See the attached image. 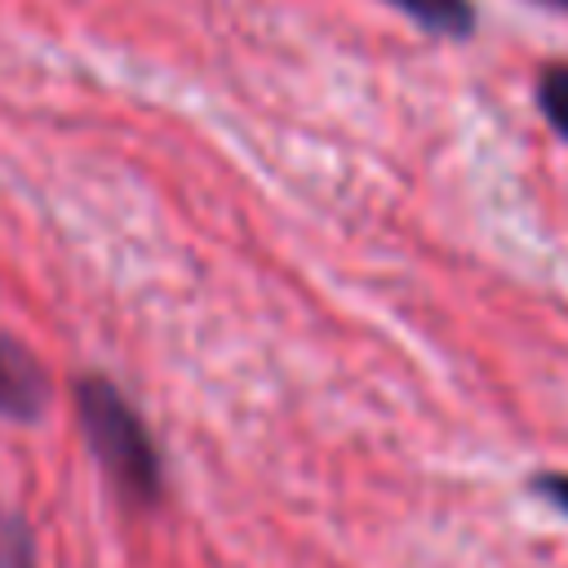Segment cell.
I'll return each instance as SVG.
<instances>
[{
  "mask_svg": "<svg viewBox=\"0 0 568 568\" xmlns=\"http://www.w3.org/2000/svg\"><path fill=\"white\" fill-rule=\"evenodd\" d=\"M44 408V373L40 364L0 333V417L27 422Z\"/></svg>",
  "mask_w": 568,
  "mask_h": 568,
  "instance_id": "cell-2",
  "label": "cell"
},
{
  "mask_svg": "<svg viewBox=\"0 0 568 568\" xmlns=\"http://www.w3.org/2000/svg\"><path fill=\"white\" fill-rule=\"evenodd\" d=\"M399 13H408L417 27L435 31V36H470L475 27V9L470 0H386Z\"/></svg>",
  "mask_w": 568,
  "mask_h": 568,
  "instance_id": "cell-3",
  "label": "cell"
},
{
  "mask_svg": "<svg viewBox=\"0 0 568 568\" xmlns=\"http://www.w3.org/2000/svg\"><path fill=\"white\" fill-rule=\"evenodd\" d=\"M532 488L550 501V506H559L564 515H568V475H559V470H550V475H537L532 479Z\"/></svg>",
  "mask_w": 568,
  "mask_h": 568,
  "instance_id": "cell-6",
  "label": "cell"
},
{
  "mask_svg": "<svg viewBox=\"0 0 568 568\" xmlns=\"http://www.w3.org/2000/svg\"><path fill=\"white\" fill-rule=\"evenodd\" d=\"M550 4H559V9H568V0H550Z\"/></svg>",
  "mask_w": 568,
  "mask_h": 568,
  "instance_id": "cell-7",
  "label": "cell"
},
{
  "mask_svg": "<svg viewBox=\"0 0 568 568\" xmlns=\"http://www.w3.org/2000/svg\"><path fill=\"white\" fill-rule=\"evenodd\" d=\"M0 568H36L31 537H27L22 519H13L9 510H0Z\"/></svg>",
  "mask_w": 568,
  "mask_h": 568,
  "instance_id": "cell-5",
  "label": "cell"
},
{
  "mask_svg": "<svg viewBox=\"0 0 568 568\" xmlns=\"http://www.w3.org/2000/svg\"><path fill=\"white\" fill-rule=\"evenodd\" d=\"M75 413L111 484L129 501L151 506L160 497V453H155V439L146 435V422L124 399V390L98 373L75 377Z\"/></svg>",
  "mask_w": 568,
  "mask_h": 568,
  "instance_id": "cell-1",
  "label": "cell"
},
{
  "mask_svg": "<svg viewBox=\"0 0 568 568\" xmlns=\"http://www.w3.org/2000/svg\"><path fill=\"white\" fill-rule=\"evenodd\" d=\"M537 102L546 111V120L555 124V133L568 138V67H546L537 80Z\"/></svg>",
  "mask_w": 568,
  "mask_h": 568,
  "instance_id": "cell-4",
  "label": "cell"
}]
</instances>
